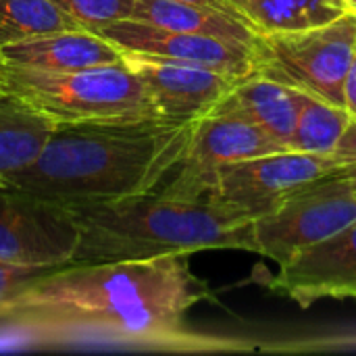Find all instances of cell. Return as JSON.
Listing matches in <instances>:
<instances>
[{
  "label": "cell",
  "instance_id": "6da1fadb",
  "mask_svg": "<svg viewBox=\"0 0 356 356\" xmlns=\"http://www.w3.org/2000/svg\"><path fill=\"white\" fill-rule=\"evenodd\" d=\"M211 296L186 254L81 261L33 277L10 300L2 323L42 336H100L152 350H248L242 342L186 327L190 309Z\"/></svg>",
  "mask_w": 356,
  "mask_h": 356
},
{
  "label": "cell",
  "instance_id": "7a4b0ae2",
  "mask_svg": "<svg viewBox=\"0 0 356 356\" xmlns=\"http://www.w3.org/2000/svg\"><path fill=\"white\" fill-rule=\"evenodd\" d=\"M194 125L146 119L56 127L40 156L6 186L71 211L148 194L177 169Z\"/></svg>",
  "mask_w": 356,
  "mask_h": 356
},
{
  "label": "cell",
  "instance_id": "3957f363",
  "mask_svg": "<svg viewBox=\"0 0 356 356\" xmlns=\"http://www.w3.org/2000/svg\"><path fill=\"white\" fill-rule=\"evenodd\" d=\"M75 263L246 250L257 254L254 219L217 198H177L163 190L73 211Z\"/></svg>",
  "mask_w": 356,
  "mask_h": 356
},
{
  "label": "cell",
  "instance_id": "277c9868",
  "mask_svg": "<svg viewBox=\"0 0 356 356\" xmlns=\"http://www.w3.org/2000/svg\"><path fill=\"white\" fill-rule=\"evenodd\" d=\"M0 92L23 100L56 127L161 119L144 83L123 60L69 73L0 67Z\"/></svg>",
  "mask_w": 356,
  "mask_h": 356
},
{
  "label": "cell",
  "instance_id": "5b68a950",
  "mask_svg": "<svg viewBox=\"0 0 356 356\" xmlns=\"http://www.w3.org/2000/svg\"><path fill=\"white\" fill-rule=\"evenodd\" d=\"M356 46V13L296 31L259 35V75L344 106L342 90Z\"/></svg>",
  "mask_w": 356,
  "mask_h": 356
},
{
  "label": "cell",
  "instance_id": "8992f818",
  "mask_svg": "<svg viewBox=\"0 0 356 356\" xmlns=\"http://www.w3.org/2000/svg\"><path fill=\"white\" fill-rule=\"evenodd\" d=\"M356 221V165L296 190L254 219L257 254L286 263Z\"/></svg>",
  "mask_w": 356,
  "mask_h": 356
},
{
  "label": "cell",
  "instance_id": "52a82bcc",
  "mask_svg": "<svg viewBox=\"0 0 356 356\" xmlns=\"http://www.w3.org/2000/svg\"><path fill=\"white\" fill-rule=\"evenodd\" d=\"M353 165H356L355 156L342 152L313 154L277 150L219 167L209 181L207 196L257 219L311 181Z\"/></svg>",
  "mask_w": 356,
  "mask_h": 356
},
{
  "label": "cell",
  "instance_id": "ba28073f",
  "mask_svg": "<svg viewBox=\"0 0 356 356\" xmlns=\"http://www.w3.org/2000/svg\"><path fill=\"white\" fill-rule=\"evenodd\" d=\"M77 244L71 209L0 186V263L48 271L75 263Z\"/></svg>",
  "mask_w": 356,
  "mask_h": 356
},
{
  "label": "cell",
  "instance_id": "9c48e42d",
  "mask_svg": "<svg viewBox=\"0 0 356 356\" xmlns=\"http://www.w3.org/2000/svg\"><path fill=\"white\" fill-rule=\"evenodd\" d=\"M92 31L106 38L119 50L154 54L171 60L209 67L234 79L252 77L259 69L257 46L227 40V38L194 33V31H177V29L156 27L150 23H140L134 19L102 25Z\"/></svg>",
  "mask_w": 356,
  "mask_h": 356
},
{
  "label": "cell",
  "instance_id": "30bf717a",
  "mask_svg": "<svg viewBox=\"0 0 356 356\" xmlns=\"http://www.w3.org/2000/svg\"><path fill=\"white\" fill-rule=\"evenodd\" d=\"M121 58L144 83L159 117L173 123H194L211 115L242 81L209 67L154 54L121 50Z\"/></svg>",
  "mask_w": 356,
  "mask_h": 356
},
{
  "label": "cell",
  "instance_id": "8fae6325",
  "mask_svg": "<svg viewBox=\"0 0 356 356\" xmlns=\"http://www.w3.org/2000/svg\"><path fill=\"white\" fill-rule=\"evenodd\" d=\"M267 286L300 309L323 298L356 300V221L282 263Z\"/></svg>",
  "mask_w": 356,
  "mask_h": 356
},
{
  "label": "cell",
  "instance_id": "7c38bea8",
  "mask_svg": "<svg viewBox=\"0 0 356 356\" xmlns=\"http://www.w3.org/2000/svg\"><path fill=\"white\" fill-rule=\"evenodd\" d=\"M121 60L115 44L86 27L50 31L0 48V67L35 73H69Z\"/></svg>",
  "mask_w": 356,
  "mask_h": 356
},
{
  "label": "cell",
  "instance_id": "4fadbf2b",
  "mask_svg": "<svg viewBox=\"0 0 356 356\" xmlns=\"http://www.w3.org/2000/svg\"><path fill=\"white\" fill-rule=\"evenodd\" d=\"M305 92H298L271 77L254 73L238 81L232 92L211 111L217 115H236L257 123L269 136H273L284 148L296 127Z\"/></svg>",
  "mask_w": 356,
  "mask_h": 356
},
{
  "label": "cell",
  "instance_id": "5bb4252c",
  "mask_svg": "<svg viewBox=\"0 0 356 356\" xmlns=\"http://www.w3.org/2000/svg\"><path fill=\"white\" fill-rule=\"evenodd\" d=\"M56 125L25 104L0 92V186L25 171L44 150Z\"/></svg>",
  "mask_w": 356,
  "mask_h": 356
},
{
  "label": "cell",
  "instance_id": "9a60e30c",
  "mask_svg": "<svg viewBox=\"0 0 356 356\" xmlns=\"http://www.w3.org/2000/svg\"><path fill=\"white\" fill-rule=\"evenodd\" d=\"M229 13L257 35L330 23L348 13L342 0H223Z\"/></svg>",
  "mask_w": 356,
  "mask_h": 356
},
{
  "label": "cell",
  "instance_id": "2e32d148",
  "mask_svg": "<svg viewBox=\"0 0 356 356\" xmlns=\"http://www.w3.org/2000/svg\"><path fill=\"white\" fill-rule=\"evenodd\" d=\"M131 19L156 27L177 29V31H194V33L227 38L250 46L259 44V35L250 31L236 17L223 10H215L184 0H136Z\"/></svg>",
  "mask_w": 356,
  "mask_h": 356
},
{
  "label": "cell",
  "instance_id": "e0dca14e",
  "mask_svg": "<svg viewBox=\"0 0 356 356\" xmlns=\"http://www.w3.org/2000/svg\"><path fill=\"white\" fill-rule=\"evenodd\" d=\"M353 123L355 119L344 106L305 94L288 150L313 154L340 152V146Z\"/></svg>",
  "mask_w": 356,
  "mask_h": 356
},
{
  "label": "cell",
  "instance_id": "ac0fdd59",
  "mask_svg": "<svg viewBox=\"0 0 356 356\" xmlns=\"http://www.w3.org/2000/svg\"><path fill=\"white\" fill-rule=\"evenodd\" d=\"M73 27L79 25L52 0H0V48Z\"/></svg>",
  "mask_w": 356,
  "mask_h": 356
},
{
  "label": "cell",
  "instance_id": "d6986e66",
  "mask_svg": "<svg viewBox=\"0 0 356 356\" xmlns=\"http://www.w3.org/2000/svg\"><path fill=\"white\" fill-rule=\"evenodd\" d=\"M79 27L98 29L117 21H127L134 15L136 0H52Z\"/></svg>",
  "mask_w": 356,
  "mask_h": 356
},
{
  "label": "cell",
  "instance_id": "ffe728a7",
  "mask_svg": "<svg viewBox=\"0 0 356 356\" xmlns=\"http://www.w3.org/2000/svg\"><path fill=\"white\" fill-rule=\"evenodd\" d=\"M46 269H29V267H17V265L0 263V323L8 311L10 300L17 296V292L21 288H25L33 277H38Z\"/></svg>",
  "mask_w": 356,
  "mask_h": 356
},
{
  "label": "cell",
  "instance_id": "44dd1931",
  "mask_svg": "<svg viewBox=\"0 0 356 356\" xmlns=\"http://www.w3.org/2000/svg\"><path fill=\"white\" fill-rule=\"evenodd\" d=\"M342 96H344V100H342L344 108L350 113V117L356 121V46L353 60H350V67H348V73H346V79H344Z\"/></svg>",
  "mask_w": 356,
  "mask_h": 356
},
{
  "label": "cell",
  "instance_id": "7402d4cb",
  "mask_svg": "<svg viewBox=\"0 0 356 356\" xmlns=\"http://www.w3.org/2000/svg\"><path fill=\"white\" fill-rule=\"evenodd\" d=\"M340 152L356 159V121L350 125V129H348V134H346V138H344V142L340 146Z\"/></svg>",
  "mask_w": 356,
  "mask_h": 356
},
{
  "label": "cell",
  "instance_id": "603a6c76",
  "mask_svg": "<svg viewBox=\"0 0 356 356\" xmlns=\"http://www.w3.org/2000/svg\"><path fill=\"white\" fill-rule=\"evenodd\" d=\"M184 2H194V4H200V6H209V8H215V10H223V13L232 15V13H229V8H227V4H225L223 0H184ZM232 17H234V15H232Z\"/></svg>",
  "mask_w": 356,
  "mask_h": 356
},
{
  "label": "cell",
  "instance_id": "cb8c5ba5",
  "mask_svg": "<svg viewBox=\"0 0 356 356\" xmlns=\"http://www.w3.org/2000/svg\"><path fill=\"white\" fill-rule=\"evenodd\" d=\"M344 4H346V8L350 10V13H356V0H342Z\"/></svg>",
  "mask_w": 356,
  "mask_h": 356
}]
</instances>
